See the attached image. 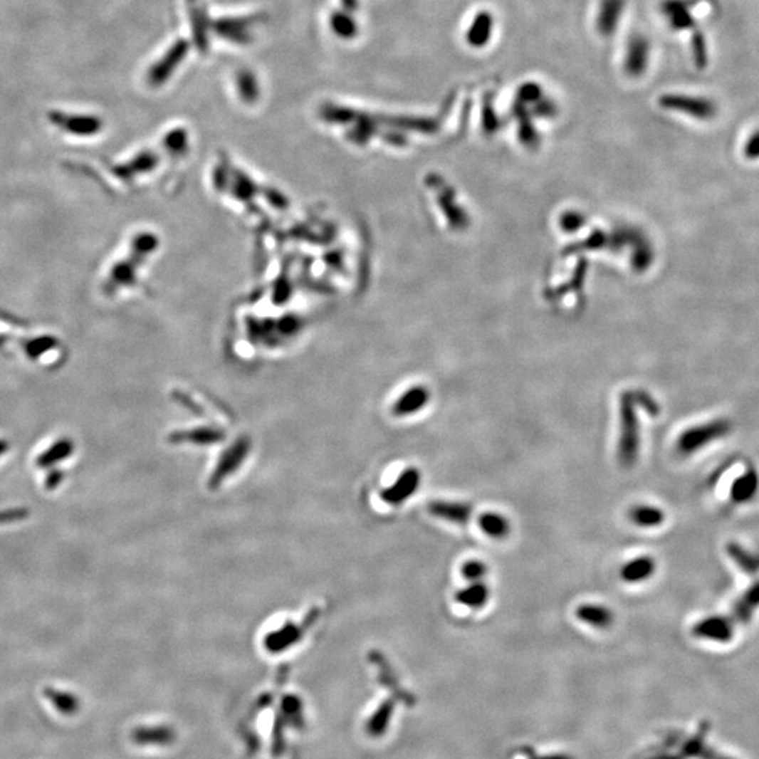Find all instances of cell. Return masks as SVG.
<instances>
[{"mask_svg":"<svg viewBox=\"0 0 759 759\" xmlns=\"http://www.w3.org/2000/svg\"><path fill=\"white\" fill-rule=\"evenodd\" d=\"M421 484V474L418 469H407L398 480L389 487L385 489L381 496L385 502L391 505H399L409 499L414 492L419 488Z\"/></svg>","mask_w":759,"mask_h":759,"instance_id":"obj_6","label":"cell"},{"mask_svg":"<svg viewBox=\"0 0 759 759\" xmlns=\"http://www.w3.org/2000/svg\"><path fill=\"white\" fill-rule=\"evenodd\" d=\"M744 157L750 161L759 159V128L755 130L744 144Z\"/></svg>","mask_w":759,"mask_h":759,"instance_id":"obj_19","label":"cell"},{"mask_svg":"<svg viewBox=\"0 0 759 759\" xmlns=\"http://www.w3.org/2000/svg\"><path fill=\"white\" fill-rule=\"evenodd\" d=\"M532 759H570L567 757H547V758H538V757H532Z\"/></svg>","mask_w":759,"mask_h":759,"instance_id":"obj_20","label":"cell"},{"mask_svg":"<svg viewBox=\"0 0 759 759\" xmlns=\"http://www.w3.org/2000/svg\"><path fill=\"white\" fill-rule=\"evenodd\" d=\"M426 401V395L424 392H414V394H409L407 395L401 404L397 407V412L399 414H408V412H414L417 409H419Z\"/></svg>","mask_w":759,"mask_h":759,"instance_id":"obj_18","label":"cell"},{"mask_svg":"<svg viewBox=\"0 0 759 759\" xmlns=\"http://www.w3.org/2000/svg\"><path fill=\"white\" fill-rule=\"evenodd\" d=\"M51 124L76 137H92L103 128V121L90 114H66L61 110H50L47 114Z\"/></svg>","mask_w":759,"mask_h":759,"instance_id":"obj_4","label":"cell"},{"mask_svg":"<svg viewBox=\"0 0 759 759\" xmlns=\"http://www.w3.org/2000/svg\"><path fill=\"white\" fill-rule=\"evenodd\" d=\"M626 0H602L597 17V28L600 36L612 37L622 20Z\"/></svg>","mask_w":759,"mask_h":759,"instance_id":"obj_7","label":"cell"},{"mask_svg":"<svg viewBox=\"0 0 759 759\" xmlns=\"http://www.w3.org/2000/svg\"><path fill=\"white\" fill-rule=\"evenodd\" d=\"M47 698L54 706L55 710H58L61 714L72 716L79 710V701L72 693L48 689Z\"/></svg>","mask_w":759,"mask_h":759,"instance_id":"obj_16","label":"cell"},{"mask_svg":"<svg viewBox=\"0 0 759 759\" xmlns=\"http://www.w3.org/2000/svg\"><path fill=\"white\" fill-rule=\"evenodd\" d=\"M701 3L702 0H662L659 11L674 31H691L695 36L703 33L693 13Z\"/></svg>","mask_w":759,"mask_h":759,"instance_id":"obj_3","label":"cell"},{"mask_svg":"<svg viewBox=\"0 0 759 759\" xmlns=\"http://www.w3.org/2000/svg\"><path fill=\"white\" fill-rule=\"evenodd\" d=\"M655 571V561L649 555L637 557L622 567L620 577L627 584H637L649 580Z\"/></svg>","mask_w":759,"mask_h":759,"instance_id":"obj_10","label":"cell"},{"mask_svg":"<svg viewBox=\"0 0 759 759\" xmlns=\"http://www.w3.org/2000/svg\"><path fill=\"white\" fill-rule=\"evenodd\" d=\"M493 27H495V23H493V16L484 10V11H480L471 21L469 30H467V43L474 47V48H483L487 46L491 37H492V31H493Z\"/></svg>","mask_w":759,"mask_h":759,"instance_id":"obj_9","label":"cell"},{"mask_svg":"<svg viewBox=\"0 0 759 759\" xmlns=\"http://www.w3.org/2000/svg\"><path fill=\"white\" fill-rule=\"evenodd\" d=\"M630 520L640 528H655L664 522L661 509L651 505H636L629 512Z\"/></svg>","mask_w":759,"mask_h":759,"instance_id":"obj_14","label":"cell"},{"mask_svg":"<svg viewBox=\"0 0 759 759\" xmlns=\"http://www.w3.org/2000/svg\"><path fill=\"white\" fill-rule=\"evenodd\" d=\"M131 738L140 745H162L170 741L172 733L164 727H138L132 731Z\"/></svg>","mask_w":759,"mask_h":759,"instance_id":"obj_15","label":"cell"},{"mask_svg":"<svg viewBox=\"0 0 759 759\" xmlns=\"http://www.w3.org/2000/svg\"><path fill=\"white\" fill-rule=\"evenodd\" d=\"M428 509L436 518L457 525L467 523L473 515L470 503L454 501H434L428 505Z\"/></svg>","mask_w":759,"mask_h":759,"instance_id":"obj_8","label":"cell"},{"mask_svg":"<svg viewBox=\"0 0 759 759\" xmlns=\"http://www.w3.org/2000/svg\"><path fill=\"white\" fill-rule=\"evenodd\" d=\"M575 614L581 622L597 629H606L612 626L614 620V614L609 607L595 603H585L578 606Z\"/></svg>","mask_w":759,"mask_h":759,"instance_id":"obj_11","label":"cell"},{"mask_svg":"<svg viewBox=\"0 0 759 759\" xmlns=\"http://www.w3.org/2000/svg\"><path fill=\"white\" fill-rule=\"evenodd\" d=\"M650 41L642 36L636 34L629 38L624 53V70L632 78H639L646 73L650 63Z\"/></svg>","mask_w":759,"mask_h":759,"instance_id":"obj_5","label":"cell"},{"mask_svg":"<svg viewBox=\"0 0 759 759\" xmlns=\"http://www.w3.org/2000/svg\"><path fill=\"white\" fill-rule=\"evenodd\" d=\"M487 572L488 567L481 560H469L461 567V575L470 582H480Z\"/></svg>","mask_w":759,"mask_h":759,"instance_id":"obj_17","label":"cell"},{"mask_svg":"<svg viewBox=\"0 0 759 759\" xmlns=\"http://www.w3.org/2000/svg\"><path fill=\"white\" fill-rule=\"evenodd\" d=\"M640 449L639 424L629 399H624L622 407V428L617 446V459L623 467H632L637 461Z\"/></svg>","mask_w":759,"mask_h":759,"instance_id":"obj_2","label":"cell"},{"mask_svg":"<svg viewBox=\"0 0 759 759\" xmlns=\"http://www.w3.org/2000/svg\"><path fill=\"white\" fill-rule=\"evenodd\" d=\"M480 529L492 539L502 540L509 536L511 533V523L509 520L498 513V512H486L481 513L478 518Z\"/></svg>","mask_w":759,"mask_h":759,"instance_id":"obj_12","label":"cell"},{"mask_svg":"<svg viewBox=\"0 0 759 759\" xmlns=\"http://www.w3.org/2000/svg\"><path fill=\"white\" fill-rule=\"evenodd\" d=\"M456 600L470 609H481L489 600V588L484 582H471L456 594Z\"/></svg>","mask_w":759,"mask_h":759,"instance_id":"obj_13","label":"cell"},{"mask_svg":"<svg viewBox=\"0 0 759 759\" xmlns=\"http://www.w3.org/2000/svg\"><path fill=\"white\" fill-rule=\"evenodd\" d=\"M659 105L664 109L676 111L702 121L713 120L718 114L717 103L705 96L669 93L659 98Z\"/></svg>","mask_w":759,"mask_h":759,"instance_id":"obj_1","label":"cell"}]
</instances>
